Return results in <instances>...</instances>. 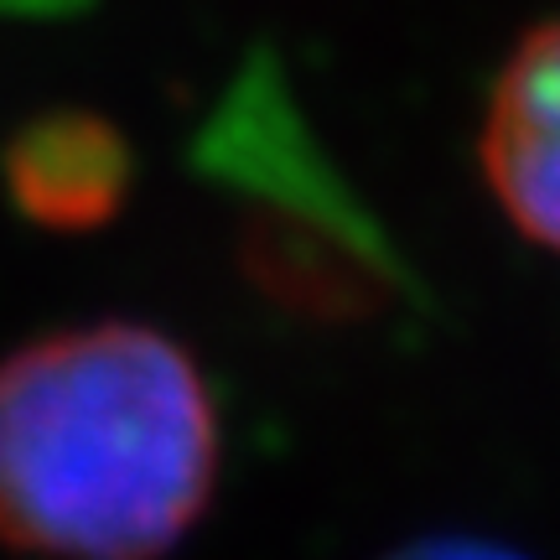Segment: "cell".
I'll list each match as a JSON object with an SVG mask.
<instances>
[{"mask_svg":"<svg viewBox=\"0 0 560 560\" xmlns=\"http://www.w3.org/2000/svg\"><path fill=\"white\" fill-rule=\"evenodd\" d=\"M219 482L198 363L140 322L68 327L0 359V545L161 560Z\"/></svg>","mask_w":560,"mask_h":560,"instance_id":"obj_1","label":"cell"},{"mask_svg":"<svg viewBox=\"0 0 560 560\" xmlns=\"http://www.w3.org/2000/svg\"><path fill=\"white\" fill-rule=\"evenodd\" d=\"M389 560H524V556L503 550V545H488V540H420Z\"/></svg>","mask_w":560,"mask_h":560,"instance_id":"obj_4","label":"cell"},{"mask_svg":"<svg viewBox=\"0 0 560 560\" xmlns=\"http://www.w3.org/2000/svg\"><path fill=\"white\" fill-rule=\"evenodd\" d=\"M5 187L42 229H100L130 192V151L94 115H47L5 151Z\"/></svg>","mask_w":560,"mask_h":560,"instance_id":"obj_3","label":"cell"},{"mask_svg":"<svg viewBox=\"0 0 560 560\" xmlns=\"http://www.w3.org/2000/svg\"><path fill=\"white\" fill-rule=\"evenodd\" d=\"M482 172L503 213L560 249V21L529 32L493 83Z\"/></svg>","mask_w":560,"mask_h":560,"instance_id":"obj_2","label":"cell"}]
</instances>
